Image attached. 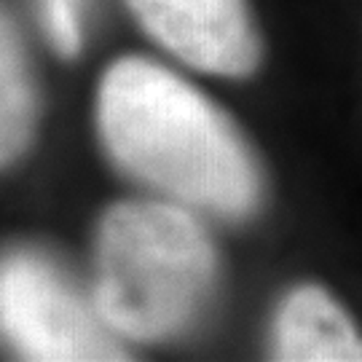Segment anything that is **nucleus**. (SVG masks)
Masks as SVG:
<instances>
[{
    "label": "nucleus",
    "mask_w": 362,
    "mask_h": 362,
    "mask_svg": "<svg viewBox=\"0 0 362 362\" xmlns=\"http://www.w3.org/2000/svg\"><path fill=\"white\" fill-rule=\"evenodd\" d=\"M276 360H362V338L322 287L303 285L274 320Z\"/></svg>",
    "instance_id": "nucleus-5"
},
{
    "label": "nucleus",
    "mask_w": 362,
    "mask_h": 362,
    "mask_svg": "<svg viewBox=\"0 0 362 362\" xmlns=\"http://www.w3.org/2000/svg\"><path fill=\"white\" fill-rule=\"evenodd\" d=\"M49 40L62 57H76L83 33V0H40Z\"/></svg>",
    "instance_id": "nucleus-7"
},
{
    "label": "nucleus",
    "mask_w": 362,
    "mask_h": 362,
    "mask_svg": "<svg viewBox=\"0 0 362 362\" xmlns=\"http://www.w3.org/2000/svg\"><path fill=\"white\" fill-rule=\"evenodd\" d=\"M140 25L182 62L215 76H247L260 43L245 0H129Z\"/></svg>",
    "instance_id": "nucleus-4"
},
{
    "label": "nucleus",
    "mask_w": 362,
    "mask_h": 362,
    "mask_svg": "<svg viewBox=\"0 0 362 362\" xmlns=\"http://www.w3.org/2000/svg\"><path fill=\"white\" fill-rule=\"evenodd\" d=\"M3 330L27 360H124L105 320L33 252H13L0 276Z\"/></svg>",
    "instance_id": "nucleus-3"
},
{
    "label": "nucleus",
    "mask_w": 362,
    "mask_h": 362,
    "mask_svg": "<svg viewBox=\"0 0 362 362\" xmlns=\"http://www.w3.org/2000/svg\"><path fill=\"white\" fill-rule=\"evenodd\" d=\"M35 121V100L27 76L25 54L16 27L3 16V46H0V145L3 164H11L25 153Z\"/></svg>",
    "instance_id": "nucleus-6"
},
{
    "label": "nucleus",
    "mask_w": 362,
    "mask_h": 362,
    "mask_svg": "<svg viewBox=\"0 0 362 362\" xmlns=\"http://www.w3.org/2000/svg\"><path fill=\"white\" fill-rule=\"evenodd\" d=\"M215 250L191 212L132 202L97 233L94 306L118 336L158 341L194 320L215 282Z\"/></svg>",
    "instance_id": "nucleus-2"
},
{
    "label": "nucleus",
    "mask_w": 362,
    "mask_h": 362,
    "mask_svg": "<svg viewBox=\"0 0 362 362\" xmlns=\"http://www.w3.org/2000/svg\"><path fill=\"white\" fill-rule=\"evenodd\" d=\"M97 127L107 153L156 191L242 218L260 202V172L233 124L204 94L148 59L124 57L103 76Z\"/></svg>",
    "instance_id": "nucleus-1"
}]
</instances>
